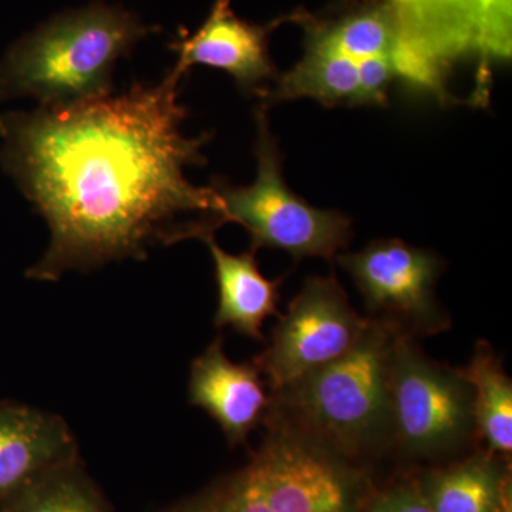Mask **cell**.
Listing matches in <instances>:
<instances>
[{"instance_id": "1", "label": "cell", "mask_w": 512, "mask_h": 512, "mask_svg": "<svg viewBox=\"0 0 512 512\" xmlns=\"http://www.w3.org/2000/svg\"><path fill=\"white\" fill-rule=\"evenodd\" d=\"M183 77L134 82L119 96L40 106L0 116L6 173L50 231L49 248L26 276L56 282L113 261H143L148 249L214 235L220 198L195 187L188 165H204L211 133L181 131Z\"/></svg>"}, {"instance_id": "2", "label": "cell", "mask_w": 512, "mask_h": 512, "mask_svg": "<svg viewBox=\"0 0 512 512\" xmlns=\"http://www.w3.org/2000/svg\"><path fill=\"white\" fill-rule=\"evenodd\" d=\"M303 56L261 94V106L311 99L325 107H384L402 83L448 100L447 82L417 52L389 0H348L323 15H289Z\"/></svg>"}, {"instance_id": "3", "label": "cell", "mask_w": 512, "mask_h": 512, "mask_svg": "<svg viewBox=\"0 0 512 512\" xmlns=\"http://www.w3.org/2000/svg\"><path fill=\"white\" fill-rule=\"evenodd\" d=\"M153 28L127 10L96 2L62 13L19 39L0 62V99L35 97L42 106L113 92V70Z\"/></svg>"}, {"instance_id": "4", "label": "cell", "mask_w": 512, "mask_h": 512, "mask_svg": "<svg viewBox=\"0 0 512 512\" xmlns=\"http://www.w3.org/2000/svg\"><path fill=\"white\" fill-rule=\"evenodd\" d=\"M397 326L370 319L346 355L271 393L269 412L328 444L343 457L392 444L390 363Z\"/></svg>"}, {"instance_id": "5", "label": "cell", "mask_w": 512, "mask_h": 512, "mask_svg": "<svg viewBox=\"0 0 512 512\" xmlns=\"http://www.w3.org/2000/svg\"><path fill=\"white\" fill-rule=\"evenodd\" d=\"M265 107L256 109V178L251 185H232L212 178L220 198V225L235 222L247 229L252 251L278 249L295 261L316 256L333 261L352 238V220L342 212L320 210L285 183L282 154L269 128Z\"/></svg>"}, {"instance_id": "6", "label": "cell", "mask_w": 512, "mask_h": 512, "mask_svg": "<svg viewBox=\"0 0 512 512\" xmlns=\"http://www.w3.org/2000/svg\"><path fill=\"white\" fill-rule=\"evenodd\" d=\"M390 399L392 444L407 456H446L476 437L473 387L466 377L424 355L414 336L399 328L390 363Z\"/></svg>"}, {"instance_id": "7", "label": "cell", "mask_w": 512, "mask_h": 512, "mask_svg": "<svg viewBox=\"0 0 512 512\" xmlns=\"http://www.w3.org/2000/svg\"><path fill=\"white\" fill-rule=\"evenodd\" d=\"M264 426L247 467L272 512L362 511V478L348 458L278 414Z\"/></svg>"}, {"instance_id": "8", "label": "cell", "mask_w": 512, "mask_h": 512, "mask_svg": "<svg viewBox=\"0 0 512 512\" xmlns=\"http://www.w3.org/2000/svg\"><path fill=\"white\" fill-rule=\"evenodd\" d=\"M369 322L350 305L335 276H309L286 315L279 316L271 345L252 363L268 379L271 393L278 392L346 355Z\"/></svg>"}, {"instance_id": "9", "label": "cell", "mask_w": 512, "mask_h": 512, "mask_svg": "<svg viewBox=\"0 0 512 512\" xmlns=\"http://www.w3.org/2000/svg\"><path fill=\"white\" fill-rule=\"evenodd\" d=\"M365 299L367 311L382 315L409 335H436L451 320L436 296L439 256L400 239H376L355 254L336 256Z\"/></svg>"}, {"instance_id": "10", "label": "cell", "mask_w": 512, "mask_h": 512, "mask_svg": "<svg viewBox=\"0 0 512 512\" xmlns=\"http://www.w3.org/2000/svg\"><path fill=\"white\" fill-rule=\"evenodd\" d=\"M404 29L444 70L466 56L511 55V0H390Z\"/></svg>"}, {"instance_id": "11", "label": "cell", "mask_w": 512, "mask_h": 512, "mask_svg": "<svg viewBox=\"0 0 512 512\" xmlns=\"http://www.w3.org/2000/svg\"><path fill=\"white\" fill-rule=\"evenodd\" d=\"M288 18L254 25L235 15L231 0H215L200 28L194 33L181 30L171 43L170 49L178 55L171 72L184 79L194 66L222 70L242 93L259 97L279 74L269 55L268 37Z\"/></svg>"}, {"instance_id": "12", "label": "cell", "mask_w": 512, "mask_h": 512, "mask_svg": "<svg viewBox=\"0 0 512 512\" xmlns=\"http://www.w3.org/2000/svg\"><path fill=\"white\" fill-rule=\"evenodd\" d=\"M261 372L254 363H234L218 338L192 362L188 400L217 421L231 446L247 444L271 407Z\"/></svg>"}, {"instance_id": "13", "label": "cell", "mask_w": 512, "mask_h": 512, "mask_svg": "<svg viewBox=\"0 0 512 512\" xmlns=\"http://www.w3.org/2000/svg\"><path fill=\"white\" fill-rule=\"evenodd\" d=\"M76 458V440L62 417L22 404L0 403V503Z\"/></svg>"}, {"instance_id": "14", "label": "cell", "mask_w": 512, "mask_h": 512, "mask_svg": "<svg viewBox=\"0 0 512 512\" xmlns=\"http://www.w3.org/2000/svg\"><path fill=\"white\" fill-rule=\"evenodd\" d=\"M210 249L218 285V309L215 313L217 328H232L247 338L264 340L262 325L269 316H281L284 278L268 279L259 271L256 252L228 254L215 242L214 235L204 239Z\"/></svg>"}, {"instance_id": "15", "label": "cell", "mask_w": 512, "mask_h": 512, "mask_svg": "<svg viewBox=\"0 0 512 512\" xmlns=\"http://www.w3.org/2000/svg\"><path fill=\"white\" fill-rule=\"evenodd\" d=\"M434 512H511L507 458L483 451L419 481Z\"/></svg>"}, {"instance_id": "16", "label": "cell", "mask_w": 512, "mask_h": 512, "mask_svg": "<svg viewBox=\"0 0 512 512\" xmlns=\"http://www.w3.org/2000/svg\"><path fill=\"white\" fill-rule=\"evenodd\" d=\"M473 387L476 437L485 451L510 458L512 451V382L485 340L477 343L470 365L460 369Z\"/></svg>"}, {"instance_id": "17", "label": "cell", "mask_w": 512, "mask_h": 512, "mask_svg": "<svg viewBox=\"0 0 512 512\" xmlns=\"http://www.w3.org/2000/svg\"><path fill=\"white\" fill-rule=\"evenodd\" d=\"M3 504V512H109L76 461L47 471Z\"/></svg>"}, {"instance_id": "18", "label": "cell", "mask_w": 512, "mask_h": 512, "mask_svg": "<svg viewBox=\"0 0 512 512\" xmlns=\"http://www.w3.org/2000/svg\"><path fill=\"white\" fill-rule=\"evenodd\" d=\"M173 512H272L248 467Z\"/></svg>"}, {"instance_id": "19", "label": "cell", "mask_w": 512, "mask_h": 512, "mask_svg": "<svg viewBox=\"0 0 512 512\" xmlns=\"http://www.w3.org/2000/svg\"><path fill=\"white\" fill-rule=\"evenodd\" d=\"M360 512H434L419 483L397 485L375 495Z\"/></svg>"}]
</instances>
